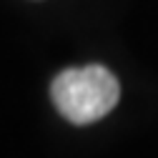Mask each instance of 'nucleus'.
I'll list each match as a JSON object with an SVG mask.
<instances>
[{"label":"nucleus","mask_w":158,"mask_h":158,"mask_svg":"<svg viewBox=\"0 0 158 158\" xmlns=\"http://www.w3.org/2000/svg\"><path fill=\"white\" fill-rule=\"evenodd\" d=\"M50 98L68 123L88 126L115 108L121 98V85L106 65L68 68L53 78Z\"/></svg>","instance_id":"obj_1"}]
</instances>
